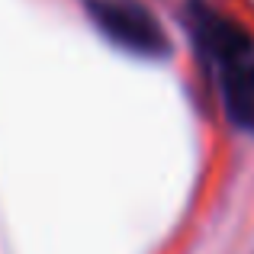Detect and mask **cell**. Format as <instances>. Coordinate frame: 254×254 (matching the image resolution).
I'll return each mask as SVG.
<instances>
[{
    "label": "cell",
    "instance_id": "6da1fadb",
    "mask_svg": "<svg viewBox=\"0 0 254 254\" xmlns=\"http://www.w3.org/2000/svg\"><path fill=\"white\" fill-rule=\"evenodd\" d=\"M87 16L113 45L142 58H164L171 39L158 16L138 0H84Z\"/></svg>",
    "mask_w": 254,
    "mask_h": 254
},
{
    "label": "cell",
    "instance_id": "7a4b0ae2",
    "mask_svg": "<svg viewBox=\"0 0 254 254\" xmlns=\"http://www.w3.org/2000/svg\"><path fill=\"white\" fill-rule=\"evenodd\" d=\"M193 36H196V45L206 52L209 58H216L219 64H242L245 58L251 55V36L245 29H238L235 23H229L225 16H216V13L196 6L193 13Z\"/></svg>",
    "mask_w": 254,
    "mask_h": 254
},
{
    "label": "cell",
    "instance_id": "3957f363",
    "mask_svg": "<svg viewBox=\"0 0 254 254\" xmlns=\"http://www.w3.org/2000/svg\"><path fill=\"white\" fill-rule=\"evenodd\" d=\"M222 103L238 129L254 132V74L245 68V62L222 68Z\"/></svg>",
    "mask_w": 254,
    "mask_h": 254
},
{
    "label": "cell",
    "instance_id": "277c9868",
    "mask_svg": "<svg viewBox=\"0 0 254 254\" xmlns=\"http://www.w3.org/2000/svg\"><path fill=\"white\" fill-rule=\"evenodd\" d=\"M251 74H254V71H251Z\"/></svg>",
    "mask_w": 254,
    "mask_h": 254
}]
</instances>
